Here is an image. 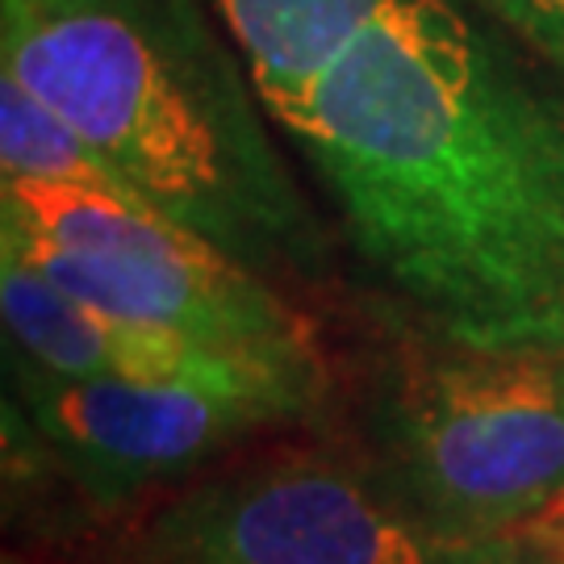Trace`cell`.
<instances>
[{
	"instance_id": "obj_7",
	"label": "cell",
	"mask_w": 564,
	"mask_h": 564,
	"mask_svg": "<svg viewBox=\"0 0 564 564\" xmlns=\"http://www.w3.org/2000/svg\"><path fill=\"white\" fill-rule=\"evenodd\" d=\"M0 310L9 347L21 360L67 381L214 384L289 393L305 402L318 393V360L251 356L172 326L121 318L72 297L13 251H0Z\"/></svg>"
},
{
	"instance_id": "obj_6",
	"label": "cell",
	"mask_w": 564,
	"mask_h": 564,
	"mask_svg": "<svg viewBox=\"0 0 564 564\" xmlns=\"http://www.w3.org/2000/svg\"><path fill=\"white\" fill-rule=\"evenodd\" d=\"M9 384L46 452L101 502L172 481L242 435L310 410L305 398L256 389L67 381L18 351L9 356Z\"/></svg>"
},
{
	"instance_id": "obj_3",
	"label": "cell",
	"mask_w": 564,
	"mask_h": 564,
	"mask_svg": "<svg viewBox=\"0 0 564 564\" xmlns=\"http://www.w3.org/2000/svg\"><path fill=\"white\" fill-rule=\"evenodd\" d=\"M0 251L121 318L251 356L314 360L302 314L272 281L130 193L0 181Z\"/></svg>"
},
{
	"instance_id": "obj_8",
	"label": "cell",
	"mask_w": 564,
	"mask_h": 564,
	"mask_svg": "<svg viewBox=\"0 0 564 564\" xmlns=\"http://www.w3.org/2000/svg\"><path fill=\"white\" fill-rule=\"evenodd\" d=\"M398 0H214L272 121L302 113L314 84Z\"/></svg>"
},
{
	"instance_id": "obj_11",
	"label": "cell",
	"mask_w": 564,
	"mask_h": 564,
	"mask_svg": "<svg viewBox=\"0 0 564 564\" xmlns=\"http://www.w3.org/2000/svg\"><path fill=\"white\" fill-rule=\"evenodd\" d=\"M456 564H564V544L531 531V523H527L514 531H494V535L473 540Z\"/></svg>"
},
{
	"instance_id": "obj_10",
	"label": "cell",
	"mask_w": 564,
	"mask_h": 564,
	"mask_svg": "<svg viewBox=\"0 0 564 564\" xmlns=\"http://www.w3.org/2000/svg\"><path fill=\"white\" fill-rule=\"evenodd\" d=\"M547 67L564 72V0H468Z\"/></svg>"
},
{
	"instance_id": "obj_9",
	"label": "cell",
	"mask_w": 564,
	"mask_h": 564,
	"mask_svg": "<svg viewBox=\"0 0 564 564\" xmlns=\"http://www.w3.org/2000/svg\"><path fill=\"white\" fill-rule=\"evenodd\" d=\"M0 181L130 193L126 181L30 88L0 72ZM134 197V193H130Z\"/></svg>"
},
{
	"instance_id": "obj_4",
	"label": "cell",
	"mask_w": 564,
	"mask_h": 564,
	"mask_svg": "<svg viewBox=\"0 0 564 564\" xmlns=\"http://www.w3.org/2000/svg\"><path fill=\"white\" fill-rule=\"evenodd\" d=\"M389 477L460 535L535 523L564 502V360L527 351L431 356L384 410Z\"/></svg>"
},
{
	"instance_id": "obj_5",
	"label": "cell",
	"mask_w": 564,
	"mask_h": 564,
	"mask_svg": "<svg viewBox=\"0 0 564 564\" xmlns=\"http://www.w3.org/2000/svg\"><path fill=\"white\" fill-rule=\"evenodd\" d=\"M481 535L431 519L389 473L276 460L202 485L155 514V564H456Z\"/></svg>"
},
{
	"instance_id": "obj_2",
	"label": "cell",
	"mask_w": 564,
	"mask_h": 564,
	"mask_svg": "<svg viewBox=\"0 0 564 564\" xmlns=\"http://www.w3.org/2000/svg\"><path fill=\"white\" fill-rule=\"evenodd\" d=\"M0 72L139 202L263 281L318 276L323 230L214 0H0Z\"/></svg>"
},
{
	"instance_id": "obj_1",
	"label": "cell",
	"mask_w": 564,
	"mask_h": 564,
	"mask_svg": "<svg viewBox=\"0 0 564 564\" xmlns=\"http://www.w3.org/2000/svg\"><path fill=\"white\" fill-rule=\"evenodd\" d=\"M464 0H398L284 130L426 335L564 360V88Z\"/></svg>"
}]
</instances>
